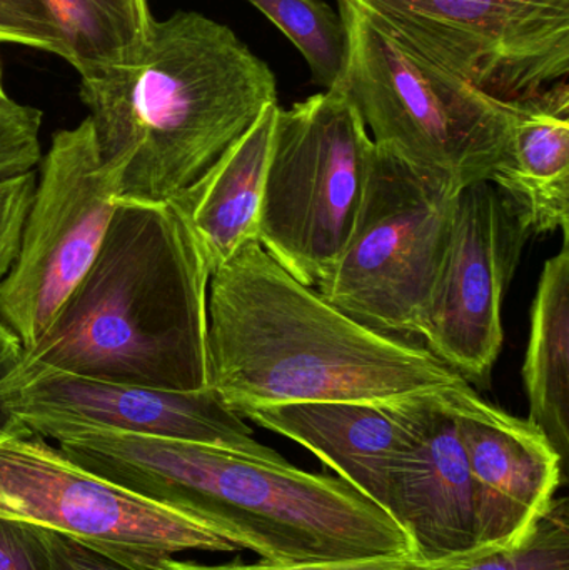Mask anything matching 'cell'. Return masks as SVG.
I'll use <instances>...</instances> for the list:
<instances>
[{
	"instance_id": "1",
	"label": "cell",
	"mask_w": 569,
	"mask_h": 570,
	"mask_svg": "<svg viewBox=\"0 0 569 570\" xmlns=\"http://www.w3.org/2000/svg\"><path fill=\"white\" fill-rule=\"evenodd\" d=\"M80 468L196 519L279 566L414 554L410 534L340 478L203 442L86 431L57 442Z\"/></svg>"
},
{
	"instance_id": "2",
	"label": "cell",
	"mask_w": 569,
	"mask_h": 570,
	"mask_svg": "<svg viewBox=\"0 0 569 570\" xmlns=\"http://www.w3.org/2000/svg\"><path fill=\"white\" fill-rule=\"evenodd\" d=\"M207 317L210 389L241 417L297 402L390 401L464 379L426 347L354 321L256 240L214 271Z\"/></svg>"
},
{
	"instance_id": "3",
	"label": "cell",
	"mask_w": 569,
	"mask_h": 570,
	"mask_svg": "<svg viewBox=\"0 0 569 570\" xmlns=\"http://www.w3.org/2000/svg\"><path fill=\"white\" fill-rule=\"evenodd\" d=\"M79 96L117 200L164 203L277 104V80L229 27L179 10L137 59L82 73Z\"/></svg>"
},
{
	"instance_id": "4",
	"label": "cell",
	"mask_w": 569,
	"mask_h": 570,
	"mask_svg": "<svg viewBox=\"0 0 569 570\" xmlns=\"http://www.w3.org/2000/svg\"><path fill=\"white\" fill-rule=\"evenodd\" d=\"M210 276L173 200H117L99 256L22 365L206 391Z\"/></svg>"
},
{
	"instance_id": "5",
	"label": "cell",
	"mask_w": 569,
	"mask_h": 570,
	"mask_svg": "<svg viewBox=\"0 0 569 570\" xmlns=\"http://www.w3.org/2000/svg\"><path fill=\"white\" fill-rule=\"evenodd\" d=\"M344 92L374 146L453 194L490 179L510 144L513 102L481 92L406 42L363 0H337Z\"/></svg>"
},
{
	"instance_id": "6",
	"label": "cell",
	"mask_w": 569,
	"mask_h": 570,
	"mask_svg": "<svg viewBox=\"0 0 569 570\" xmlns=\"http://www.w3.org/2000/svg\"><path fill=\"white\" fill-rule=\"evenodd\" d=\"M376 146L343 87L277 110L257 243L316 288L343 254L366 194Z\"/></svg>"
},
{
	"instance_id": "7",
	"label": "cell",
	"mask_w": 569,
	"mask_h": 570,
	"mask_svg": "<svg viewBox=\"0 0 569 570\" xmlns=\"http://www.w3.org/2000/svg\"><path fill=\"white\" fill-rule=\"evenodd\" d=\"M458 196L376 147L356 226L316 291L374 331L421 335Z\"/></svg>"
},
{
	"instance_id": "8",
	"label": "cell",
	"mask_w": 569,
	"mask_h": 570,
	"mask_svg": "<svg viewBox=\"0 0 569 570\" xmlns=\"http://www.w3.org/2000/svg\"><path fill=\"white\" fill-rule=\"evenodd\" d=\"M0 518L56 532L134 570H157L180 552L237 551L196 519L80 468L29 429L0 439Z\"/></svg>"
},
{
	"instance_id": "9",
	"label": "cell",
	"mask_w": 569,
	"mask_h": 570,
	"mask_svg": "<svg viewBox=\"0 0 569 570\" xmlns=\"http://www.w3.org/2000/svg\"><path fill=\"white\" fill-rule=\"evenodd\" d=\"M119 180L104 164L89 119L53 134L9 273L0 321L23 352L49 331L99 256L117 209Z\"/></svg>"
},
{
	"instance_id": "10",
	"label": "cell",
	"mask_w": 569,
	"mask_h": 570,
	"mask_svg": "<svg viewBox=\"0 0 569 570\" xmlns=\"http://www.w3.org/2000/svg\"><path fill=\"white\" fill-rule=\"evenodd\" d=\"M410 46L504 102L568 79L569 0H363Z\"/></svg>"
},
{
	"instance_id": "11",
	"label": "cell",
	"mask_w": 569,
	"mask_h": 570,
	"mask_svg": "<svg viewBox=\"0 0 569 570\" xmlns=\"http://www.w3.org/2000/svg\"><path fill=\"white\" fill-rule=\"evenodd\" d=\"M13 417L40 438L106 431L203 442L261 461L287 462L213 391L180 392L84 377L20 364L9 399Z\"/></svg>"
},
{
	"instance_id": "12",
	"label": "cell",
	"mask_w": 569,
	"mask_h": 570,
	"mask_svg": "<svg viewBox=\"0 0 569 570\" xmlns=\"http://www.w3.org/2000/svg\"><path fill=\"white\" fill-rule=\"evenodd\" d=\"M530 236L517 207L490 180L461 190L421 335L428 351L467 381H487L500 355L504 294Z\"/></svg>"
},
{
	"instance_id": "13",
	"label": "cell",
	"mask_w": 569,
	"mask_h": 570,
	"mask_svg": "<svg viewBox=\"0 0 569 570\" xmlns=\"http://www.w3.org/2000/svg\"><path fill=\"white\" fill-rule=\"evenodd\" d=\"M441 395L470 468L478 546L520 548L553 505L563 458L530 419L484 401L467 379Z\"/></svg>"
},
{
	"instance_id": "14",
	"label": "cell",
	"mask_w": 569,
	"mask_h": 570,
	"mask_svg": "<svg viewBox=\"0 0 569 570\" xmlns=\"http://www.w3.org/2000/svg\"><path fill=\"white\" fill-rule=\"evenodd\" d=\"M404 441L393 464L387 512L426 562L490 554L478 546L473 484L453 415L441 391L394 399Z\"/></svg>"
},
{
	"instance_id": "15",
	"label": "cell",
	"mask_w": 569,
	"mask_h": 570,
	"mask_svg": "<svg viewBox=\"0 0 569 570\" xmlns=\"http://www.w3.org/2000/svg\"><path fill=\"white\" fill-rule=\"evenodd\" d=\"M244 417L303 445L387 512L391 471L404 441L394 399L271 405Z\"/></svg>"
},
{
	"instance_id": "16",
	"label": "cell",
	"mask_w": 569,
	"mask_h": 570,
	"mask_svg": "<svg viewBox=\"0 0 569 570\" xmlns=\"http://www.w3.org/2000/svg\"><path fill=\"white\" fill-rule=\"evenodd\" d=\"M510 144L490 183L517 207L530 234L569 230L568 80L513 100Z\"/></svg>"
},
{
	"instance_id": "17",
	"label": "cell",
	"mask_w": 569,
	"mask_h": 570,
	"mask_svg": "<svg viewBox=\"0 0 569 570\" xmlns=\"http://www.w3.org/2000/svg\"><path fill=\"white\" fill-rule=\"evenodd\" d=\"M277 110L279 104L267 106L193 186L170 199L189 224L210 273L244 244L257 243Z\"/></svg>"
},
{
	"instance_id": "18",
	"label": "cell",
	"mask_w": 569,
	"mask_h": 570,
	"mask_svg": "<svg viewBox=\"0 0 569 570\" xmlns=\"http://www.w3.org/2000/svg\"><path fill=\"white\" fill-rule=\"evenodd\" d=\"M557 256L545 264L531 307V332L523 364L530 421L561 458L569 445V230Z\"/></svg>"
},
{
	"instance_id": "19",
	"label": "cell",
	"mask_w": 569,
	"mask_h": 570,
	"mask_svg": "<svg viewBox=\"0 0 569 570\" xmlns=\"http://www.w3.org/2000/svg\"><path fill=\"white\" fill-rule=\"evenodd\" d=\"M66 60L82 73L137 59L153 36L149 0H43Z\"/></svg>"
},
{
	"instance_id": "20",
	"label": "cell",
	"mask_w": 569,
	"mask_h": 570,
	"mask_svg": "<svg viewBox=\"0 0 569 570\" xmlns=\"http://www.w3.org/2000/svg\"><path fill=\"white\" fill-rule=\"evenodd\" d=\"M297 47L324 89L341 86L347 66V33L341 13L323 0H247Z\"/></svg>"
},
{
	"instance_id": "21",
	"label": "cell",
	"mask_w": 569,
	"mask_h": 570,
	"mask_svg": "<svg viewBox=\"0 0 569 570\" xmlns=\"http://www.w3.org/2000/svg\"><path fill=\"white\" fill-rule=\"evenodd\" d=\"M567 502H553L520 548L494 551L467 564L441 570H569Z\"/></svg>"
},
{
	"instance_id": "22",
	"label": "cell",
	"mask_w": 569,
	"mask_h": 570,
	"mask_svg": "<svg viewBox=\"0 0 569 570\" xmlns=\"http://www.w3.org/2000/svg\"><path fill=\"white\" fill-rule=\"evenodd\" d=\"M43 114L16 100L0 102V184L33 173L42 159Z\"/></svg>"
},
{
	"instance_id": "23",
	"label": "cell",
	"mask_w": 569,
	"mask_h": 570,
	"mask_svg": "<svg viewBox=\"0 0 569 570\" xmlns=\"http://www.w3.org/2000/svg\"><path fill=\"white\" fill-rule=\"evenodd\" d=\"M0 43L56 53L66 60L59 27L43 0H0Z\"/></svg>"
},
{
	"instance_id": "24",
	"label": "cell",
	"mask_w": 569,
	"mask_h": 570,
	"mask_svg": "<svg viewBox=\"0 0 569 570\" xmlns=\"http://www.w3.org/2000/svg\"><path fill=\"white\" fill-rule=\"evenodd\" d=\"M480 559V558H478ZM474 559L464 561L426 562L416 554L403 556V558L373 559V561L334 562V564H306V566H279L261 561L257 564L206 566L190 561H176L167 559L157 570H441L453 566L467 564Z\"/></svg>"
},
{
	"instance_id": "25",
	"label": "cell",
	"mask_w": 569,
	"mask_h": 570,
	"mask_svg": "<svg viewBox=\"0 0 569 570\" xmlns=\"http://www.w3.org/2000/svg\"><path fill=\"white\" fill-rule=\"evenodd\" d=\"M0 570H49L46 529L0 518Z\"/></svg>"
},
{
	"instance_id": "26",
	"label": "cell",
	"mask_w": 569,
	"mask_h": 570,
	"mask_svg": "<svg viewBox=\"0 0 569 570\" xmlns=\"http://www.w3.org/2000/svg\"><path fill=\"white\" fill-rule=\"evenodd\" d=\"M23 347L17 335L0 321V439L23 431V425L10 412L12 379L22 364Z\"/></svg>"
},
{
	"instance_id": "27",
	"label": "cell",
	"mask_w": 569,
	"mask_h": 570,
	"mask_svg": "<svg viewBox=\"0 0 569 570\" xmlns=\"http://www.w3.org/2000/svg\"><path fill=\"white\" fill-rule=\"evenodd\" d=\"M49 570H134L72 539L47 531Z\"/></svg>"
},
{
	"instance_id": "28",
	"label": "cell",
	"mask_w": 569,
	"mask_h": 570,
	"mask_svg": "<svg viewBox=\"0 0 569 570\" xmlns=\"http://www.w3.org/2000/svg\"><path fill=\"white\" fill-rule=\"evenodd\" d=\"M9 99L6 94V89H3V82H2V67H0V102H3V100Z\"/></svg>"
}]
</instances>
